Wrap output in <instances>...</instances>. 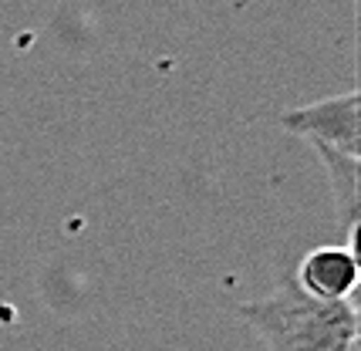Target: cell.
<instances>
[{"mask_svg": "<svg viewBox=\"0 0 361 351\" xmlns=\"http://www.w3.org/2000/svg\"><path fill=\"white\" fill-rule=\"evenodd\" d=\"M324 166L334 192V207L341 209V220L348 223V237H358V207H361V162L358 156H348L341 149L311 145Z\"/></svg>", "mask_w": 361, "mask_h": 351, "instance_id": "4", "label": "cell"}, {"mask_svg": "<svg viewBox=\"0 0 361 351\" xmlns=\"http://www.w3.org/2000/svg\"><path fill=\"white\" fill-rule=\"evenodd\" d=\"M358 254L355 247H314L311 254L300 257L298 264V288L304 294H311L317 301H351V294L358 290Z\"/></svg>", "mask_w": 361, "mask_h": 351, "instance_id": "3", "label": "cell"}, {"mask_svg": "<svg viewBox=\"0 0 361 351\" xmlns=\"http://www.w3.org/2000/svg\"><path fill=\"white\" fill-rule=\"evenodd\" d=\"M281 128L290 135H300L311 145H328V149H341L348 156H358L361 149V132H358V92H341V95L321 98L311 105H300L283 112Z\"/></svg>", "mask_w": 361, "mask_h": 351, "instance_id": "2", "label": "cell"}, {"mask_svg": "<svg viewBox=\"0 0 361 351\" xmlns=\"http://www.w3.org/2000/svg\"><path fill=\"white\" fill-rule=\"evenodd\" d=\"M240 318L270 351H351L358 345L355 301H317L294 277L281 281L267 297L240 304Z\"/></svg>", "mask_w": 361, "mask_h": 351, "instance_id": "1", "label": "cell"}]
</instances>
